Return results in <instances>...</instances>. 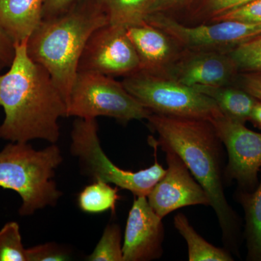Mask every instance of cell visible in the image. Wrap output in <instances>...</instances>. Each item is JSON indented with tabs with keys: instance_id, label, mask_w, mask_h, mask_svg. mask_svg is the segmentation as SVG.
I'll return each instance as SVG.
<instances>
[{
	"instance_id": "obj_14",
	"label": "cell",
	"mask_w": 261,
	"mask_h": 261,
	"mask_svg": "<svg viewBox=\"0 0 261 261\" xmlns=\"http://www.w3.org/2000/svg\"><path fill=\"white\" fill-rule=\"evenodd\" d=\"M126 32L140 60V70L166 75L183 50L166 33L145 21L126 28Z\"/></svg>"
},
{
	"instance_id": "obj_3",
	"label": "cell",
	"mask_w": 261,
	"mask_h": 261,
	"mask_svg": "<svg viewBox=\"0 0 261 261\" xmlns=\"http://www.w3.org/2000/svg\"><path fill=\"white\" fill-rule=\"evenodd\" d=\"M107 24L95 0H82L60 14L42 18L27 40L29 58L47 70L67 107L86 44L94 31Z\"/></svg>"
},
{
	"instance_id": "obj_20",
	"label": "cell",
	"mask_w": 261,
	"mask_h": 261,
	"mask_svg": "<svg viewBox=\"0 0 261 261\" xmlns=\"http://www.w3.org/2000/svg\"><path fill=\"white\" fill-rule=\"evenodd\" d=\"M120 199L118 187L102 181L93 183L84 188L78 196V205L81 211L87 214H97L114 212Z\"/></svg>"
},
{
	"instance_id": "obj_29",
	"label": "cell",
	"mask_w": 261,
	"mask_h": 261,
	"mask_svg": "<svg viewBox=\"0 0 261 261\" xmlns=\"http://www.w3.org/2000/svg\"><path fill=\"white\" fill-rule=\"evenodd\" d=\"M197 0H152L149 10V15L152 13H164L176 11L190 6Z\"/></svg>"
},
{
	"instance_id": "obj_10",
	"label": "cell",
	"mask_w": 261,
	"mask_h": 261,
	"mask_svg": "<svg viewBox=\"0 0 261 261\" xmlns=\"http://www.w3.org/2000/svg\"><path fill=\"white\" fill-rule=\"evenodd\" d=\"M140 70V60L126 29L111 24L92 33L81 56L78 68V72L111 77H126Z\"/></svg>"
},
{
	"instance_id": "obj_28",
	"label": "cell",
	"mask_w": 261,
	"mask_h": 261,
	"mask_svg": "<svg viewBox=\"0 0 261 261\" xmlns=\"http://www.w3.org/2000/svg\"><path fill=\"white\" fill-rule=\"evenodd\" d=\"M15 53V43L0 24V71L3 68H9Z\"/></svg>"
},
{
	"instance_id": "obj_21",
	"label": "cell",
	"mask_w": 261,
	"mask_h": 261,
	"mask_svg": "<svg viewBox=\"0 0 261 261\" xmlns=\"http://www.w3.org/2000/svg\"><path fill=\"white\" fill-rule=\"evenodd\" d=\"M121 240L119 225L108 224L94 251L87 257V260L123 261Z\"/></svg>"
},
{
	"instance_id": "obj_6",
	"label": "cell",
	"mask_w": 261,
	"mask_h": 261,
	"mask_svg": "<svg viewBox=\"0 0 261 261\" xmlns=\"http://www.w3.org/2000/svg\"><path fill=\"white\" fill-rule=\"evenodd\" d=\"M122 84L154 114L210 121L222 113L214 99L166 75L139 70L124 77Z\"/></svg>"
},
{
	"instance_id": "obj_25",
	"label": "cell",
	"mask_w": 261,
	"mask_h": 261,
	"mask_svg": "<svg viewBox=\"0 0 261 261\" xmlns=\"http://www.w3.org/2000/svg\"><path fill=\"white\" fill-rule=\"evenodd\" d=\"M224 20L261 24V0H252L247 4L215 17L209 23H216Z\"/></svg>"
},
{
	"instance_id": "obj_2",
	"label": "cell",
	"mask_w": 261,
	"mask_h": 261,
	"mask_svg": "<svg viewBox=\"0 0 261 261\" xmlns=\"http://www.w3.org/2000/svg\"><path fill=\"white\" fill-rule=\"evenodd\" d=\"M149 129L159 136L149 142L169 147L181 158L202 186L218 218L225 248L240 256L242 221L228 203L224 192V145L207 120L178 118L152 113Z\"/></svg>"
},
{
	"instance_id": "obj_27",
	"label": "cell",
	"mask_w": 261,
	"mask_h": 261,
	"mask_svg": "<svg viewBox=\"0 0 261 261\" xmlns=\"http://www.w3.org/2000/svg\"><path fill=\"white\" fill-rule=\"evenodd\" d=\"M234 85L261 101V73H240Z\"/></svg>"
},
{
	"instance_id": "obj_5",
	"label": "cell",
	"mask_w": 261,
	"mask_h": 261,
	"mask_svg": "<svg viewBox=\"0 0 261 261\" xmlns=\"http://www.w3.org/2000/svg\"><path fill=\"white\" fill-rule=\"evenodd\" d=\"M98 132L95 118H76L73 122L70 152L78 159L82 173L92 181L113 184L130 191L135 197H147L166 173L158 161L157 146L151 145L155 158L153 165L137 172L126 171L108 159L101 147Z\"/></svg>"
},
{
	"instance_id": "obj_31",
	"label": "cell",
	"mask_w": 261,
	"mask_h": 261,
	"mask_svg": "<svg viewBox=\"0 0 261 261\" xmlns=\"http://www.w3.org/2000/svg\"><path fill=\"white\" fill-rule=\"evenodd\" d=\"M249 121L257 128H261V101L257 100L252 108Z\"/></svg>"
},
{
	"instance_id": "obj_19",
	"label": "cell",
	"mask_w": 261,
	"mask_h": 261,
	"mask_svg": "<svg viewBox=\"0 0 261 261\" xmlns=\"http://www.w3.org/2000/svg\"><path fill=\"white\" fill-rule=\"evenodd\" d=\"M108 24L128 27L145 21L152 0H95Z\"/></svg>"
},
{
	"instance_id": "obj_1",
	"label": "cell",
	"mask_w": 261,
	"mask_h": 261,
	"mask_svg": "<svg viewBox=\"0 0 261 261\" xmlns=\"http://www.w3.org/2000/svg\"><path fill=\"white\" fill-rule=\"evenodd\" d=\"M27 42L15 44L9 70L0 73V107L5 113L0 139L56 144L61 135L58 121L67 118L66 100L47 70L29 58Z\"/></svg>"
},
{
	"instance_id": "obj_22",
	"label": "cell",
	"mask_w": 261,
	"mask_h": 261,
	"mask_svg": "<svg viewBox=\"0 0 261 261\" xmlns=\"http://www.w3.org/2000/svg\"><path fill=\"white\" fill-rule=\"evenodd\" d=\"M0 261H28L18 223L10 221L0 229Z\"/></svg>"
},
{
	"instance_id": "obj_13",
	"label": "cell",
	"mask_w": 261,
	"mask_h": 261,
	"mask_svg": "<svg viewBox=\"0 0 261 261\" xmlns=\"http://www.w3.org/2000/svg\"><path fill=\"white\" fill-rule=\"evenodd\" d=\"M163 219L149 205L147 197H137L128 214L123 244V261H149L163 253Z\"/></svg>"
},
{
	"instance_id": "obj_4",
	"label": "cell",
	"mask_w": 261,
	"mask_h": 261,
	"mask_svg": "<svg viewBox=\"0 0 261 261\" xmlns=\"http://www.w3.org/2000/svg\"><path fill=\"white\" fill-rule=\"evenodd\" d=\"M63 160L55 144L36 150L29 142H10L0 151V187L20 196V216L57 205L63 193L54 178Z\"/></svg>"
},
{
	"instance_id": "obj_15",
	"label": "cell",
	"mask_w": 261,
	"mask_h": 261,
	"mask_svg": "<svg viewBox=\"0 0 261 261\" xmlns=\"http://www.w3.org/2000/svg\"><path fill=\"white\" fill-rule=\"evenodd\" d=\"M46 0H0V24L15 44L28 40L43 18Z\"/></svg>"
},
{
	"instance_id": "obj_30",
	"label": "cell",
	"mask_w": 261,
	"mask_h": 261,
	"mask_svg": "<svg viewBox=\"0 0 261 261\" xmlns=\"http://www.w3.org/2000/svg\"><path fill=\"white\" fill-rule=\"evenodd\" d=\"M82 0H46L43 18L60 14Z\"/></svg>"
},
{
	"instance_id": "obj_7",
	"label": "cell",
	"mask_w": 261,
	"mask_h": 261,
	"mask_svg": "<svg viewBox=\"0 0 261 261\" xmlns=\"http://www.w3.org/2000/svg\"><path fill=\"white\" fill-rule=\"evenodd\" d=\"M152 113L125 88L122 82L90 72H78L72 87L67 117L114 118L126 125L135 120L147 119Z\"/></svg>"
},
{
	"instance_id": "obj_23",
	"label": "cell",
	"mask_w": 261,
	"mask_h": 261,
	"mask_svg": "<svg viewBox=\"0 0 261 261\" xmlns=\"http://www.w3.org/2000/svg\"><path fill=\"white\" fill-rule=\"evenodd\" d=\"M228 54L238 65L240 73H261V34L228 51Z\"/></svg>"
},
{
	"instance_id": "obj_9",
	"label": "cell",
	"mask_w": 261,
	"mask_h": 261,
	"mask_svg": "<svg viewBox=\"0 0 261 261\" xmlns=\"http://www.w3.org/2000/svg\"><path fill=\"white\" fill-rule=\"evenodd\" d=\"M210 122L227 150L225 183L235 181L238 190L253 191L259 183L261 168V134L249 129L245 123L234 121L223 113Z\"/></svg>"
},
{
	"instance_id": "obj_8",
	"label": "cell",
	"mask_w": 261,
	"mask_h": 261,
	"mask_svg": "<svg viewBox=\"0 0 261 261\" xmlns=\"http://www.w3.org/2000/svg\"><path fill=\"white\" fill-rule=\"evenodd\" d=\"M145 22L166 33L185 50L228 53L261 34V24L235 20L188 25L158 13L147 15Z\"/></svg>"
},
{
	"instance_id": "obj_16",
	"label": "cell",
	"mask_w": 261,
	"mask_h": 261,
	"mask_svg": "<svg viewBox=\"0 0 261 261\" xmlns=\"http://www.w3.org/2000/svg\"><path fill=\"white\" fill-rule=\"evenodd\" d=\"M194 88L214 99L224 116L240 123L249 121L257 99L238 86H195Z\"/></svg>"
},
{
	"instance_id": "obj_24",
	"label": "cell",
	"mask_w": 261,
	"mask_h": 261,
	"mask_svg": "<svg viewBox=\"0 0 261 261\" xmlns=\"http://www.w3.org/2000/svg\"><path fill=\"white\" fill-rule=\"evenodd\" d=\"M200 4L194 12L192 19H194L195 21L207 23L215 17L219 16L229 10L247 4L252 0H200Z\"/></svg>"
},
{
	"instance_id": "obj_11",
	"label": "cell",
	"mask_w": 261,
	"mask_h": 261,
	"mask_svg": "<svg viewBox=\"0 0 261 261\" xmlns=\"http://www.w3.org/2000/svg\"><path fill=\"white\" fill-rule=\"evenodd\" d=\"M161 148L166 153L168 169L147 196L149 205L158 216L163 219L181 207L211 206L208 196L181 158L169 147Z\"/></svg>"
},
{
	"instance_id": "obj_26",
	"label": "cell",
	"mask_w": 261,
	"mask_h": 261,
	"mask_svg": "<svg viewBox=\"0 0 261 261\" xmlns=\"http://www.w3.org/2000/svg\"><path fill=\"white\" fill-rule=\"evenodd\" d=\"M28 261L69 260L71 252L69 249L55 243L42 244L27 248Z\"/></svg>"
},
{
	"instance_id": "obj_17",
	"label": "cell",
	"mask_w": 261,
	"mask_h": 261,
	"mask_svg": "<svg viewBox=\"0 0 261 261\" xmlns=\"http://www.w3.org/2000/svg\"><path fill=\"white\" fill-rule=\"evenodd\" d=\"M260 179L252 192L238 190L237 202L245 213L244 238L246 240L247 260L261 261V168Z\"/></svg>"
},
{
	"instance_id": "obj_18",
	"label": "cell",
	"mask_w": 261,
	"mask_h": 261,
	"mask_svg": "<svg viewBox=\"0 0 261 261\" xmlns=\"http://www.w3.org/2000/svg\"><path fill=\"white\" fill-rule=\"evenodd\" d=\"M173 225L183 237L188 246L190 261H233L231 252L211 245L195 231L185 215L178 213L173 219Z\"/></svg>"
},
{
	"instance_id": "obj_12",
	"label": "cell",
	"mask_w": 261,
	"mask_h": 261,
	"mask_svg": "<svg viewBox=\"0 0 261 261\" xmlns=\"http://www.w3.org/2000/svg\"><path fill=\"white\" fill-rule=\"evenodd\" d=\"M240 70L228 53L182 50L166 76L189 87L233 85Z\"/></svg>"
}]
</instances>
